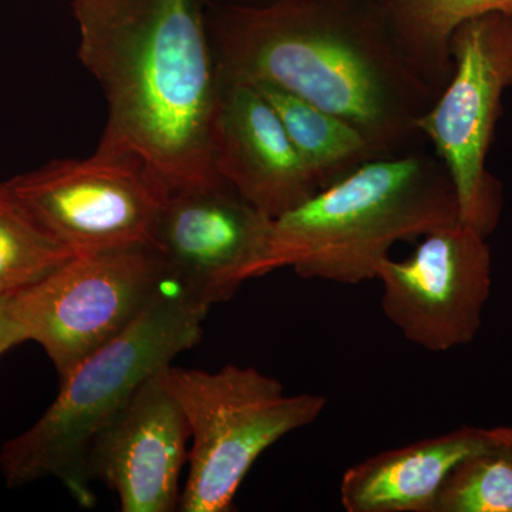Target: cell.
<instances>
[{
	"label": "cell",
	"mask_w": 512,
	"mask_h": 512,
	"mask_svg": "<svg viewBox=\"0 0 512 512\" xmlns=\"http://www.w3.org/2000/svg\"><path fill=\"white\" fill-rule=\"evenodd\" d=\"M392 35L400 55L440 94L450 80L454 30L488 13L512 15V0H367Z\"/></svg>",
	"instance_id": "14"
},
{
	"label": "cell",
	"mask_w": 512,
	"mask_h": 512,
	"mask_svg": "<svg viewBox=\"0 0 512 512\" xmlns=\"http://www.w3.org/2000/svg\"><path fill=\"white\" fill-rule=\"evenodd\" d=\"M191 430L163 370L138 387L87 451L90 480H101L124 512H171L180 507V476Z\"/></svg>",
	"instance_id": "11"
},
{
	"label": "cell",
	"mask_w": 512,
	"mask_h": 512,
	"mask_svg": "<svg viewBox=\"0 0 512 512\" xmlns=\"http://www.w3.org/2000/svg\"><path fill=\"white\" fill-rule=\"evenodd\" d=\"M271 225L228 183L183 188L165 202L154 247L171 278L211 308L259 278Z\"/></svg>",
	"instance_id": "10"
},
{
	"label": "cell",
	"mask_w": 512,
	"mask_h": 512,
	"mask_svg": "<svg viewBox=\"0 0 512 512\" xmlns=\"http://www.w3.org/2000/svg\"><path fill=\"white\" fill-rule=\"evenodd\" d=\"M9 298L10 295L0 296V356L26 342L25 333L10 312Z\"/></svg>",
	"instance_id": "18"
},
{
	"label": "cell",
	"mask_w": 512,
	"mask_h": 512,
	"mask_svg": "<svg viewBox=\"0 0 512 512\" xmlns=\"http://www.w3.org/2000/svg\"><path fill=\"white\" fill-rule=\"evenodd\" d=\"M495 439L451 470L434 512H512V446Z\"/></svg>",
	"instance_id": "17"
},
{
	"label": "cell",
	"mask_w": 512,
	"mask_h": 512,
	"mask_svg": "<svg viewBox=\"0 0 512 512\" xmlns=\"http://www.w3.org/2000/svg\"><path fill=\"white\" fill-rule=\"evenodd\" d=\"M252 86L278 113L296 153L320 190L366 161L379 158L365 134L349 121L271 84Z\"/></svg>",
	"instance_id": "15"
},
{
	"label": "cell",
	"mask_w": 512,
	"mask_h": 512,
	"mask_svg": "<svg viewBox=\"0 0 512 512\" xmlns=\"http://www.w3.org/2000/svg\"><path fill=\"white\" fill-rule=\"evenodd\" d=\"M74 256L0 184V296L36 284Z\"/></svg>",
	"instance_id": "16"
},
{
	"label": "cell",
	"mask_w": 512,
	"mask_h": 512,
	"mask_svg": "<svg viewBox=\"0 0 512 512\" xmlns=\"http://www.w3.org/2000/svg\"><path fill=\"white\" fill-rule=\"evenodd\" d=\"M212 154L218 174L268 217L320 191L278 113L252 84L220 80Z\"/></svg>",
	"instance_id": "12"
},
{
	"label": "cell",
	"mask_w": 512,
	"mask_h": 512,
	"mask_svg": "<svg viewBox=\"0 0 512 512\" xmlns=\"http://www.w3.org/2000/svg\"><path fill=\"white\" fill-rule=\"evenodd\" d=\"M167 389L187 417L192 448L183 512H227L258 457L293 431L311 426L326 407L320 394L285 393L254 367L217 372L168 366Z\"/></svg>",
	"instance_id": "5"
},
{
	"label": "cell",
	"mask_w": 512,
	"mask_h": 512,
	"mask_svg": "<svg viewBox=\"0 0 512 512\" xmlns=\"http://www.w3.org/2000/svg\"><path fill=\"white\" fill-rule=\"evenodd\" d=\"M210 308L173 278L121 335L60 380V392L25 433L0 448L8 487L57 478L82 507L96 503L87 473L94 437L126 407L148 377L197 345Z\"/></svg>",
	"instance_id": "4"
},
{
	"label": "cell",
	"mask_w": 512,
	"mask_h": 512,
	"mask_svg": "<svg viewBox=\"0 0 512 512\" xmlns=\"http://www.w3.org/2000/svg\"><path fill=\"white\" fill-rule=\"evenodd\" d=\"M218 79L271 84L349 121L379 157L420 136L439 96L367 0H266L208 10Z\"/></svg>",
	"instance_id": "1"
},
{
	"label": "cell",
	"mask_w": 512,
	"mask_h": 512,
	"mask_svg": "<svg viewBox=\"0 0 512 512\" xmlns=\"http://www.w3.org/2000/svg\"><path fill=\"white\" fill-rule=\"evenodd\" d=\"M80 60L103 90L99 147L143 157L171 192L227 183L212 154L220 79L207 0H73Z\"/></svg>",
	"instance_id": "2"
},
{
	"label": "cell",
	"mask_w": 512,
	"mask_h": 512,
	"mask_svg": "<svg viewBox=\"0 0 512 512\" xmlns=\"http://www.w3.org/2000/svg\"><path fill=\"white\" fill-rule=\"evenodd\" d=\"M493 430L498 439L512 446V427H495Z\"/></svg>",
	"instance_id": "19"
},
{
	"label": "cell",
	"mask_w": 512,
	"mask_h": 512,
	"mask_svg": "<svg viewBox=\"0 0 512 512\" xmlns=\"http://www.w3.org/2000/svg\"><path fill=\"white\" fill-rule=\"evenodd\" d=\"M13 200L77 255L154 247L170 190L131 151L97 147L3 183Z\"/></svg>",
	"instance_id": "8"
},
{
	"label": "cell",
	"mask_w": 512,
	"mask_h": 512,
	"mask_svg": "<svg viewBox=\"0 0 512 512\" xmlns=\"http://www.w3.org/2000/svg\"><path fill=\"white\" fill-rule=\"evenodd\" d=\"M497 443L493 429H461L382 451L346 470L340 503L348 512H434L448 474Z\"/></svg>",
	"instance_id": "13"
},
{
	"label": "cell",
	"mask_w": 512,
	"mask_h": 512,
	"mask_svg": "<svg viewBox=\"0 0 512 512\" xmlns=\"http://www.w3.org/2000/svg\"><path fill=\"white\" fill-rule=\"evenodd\" d=\"M458 221L456 191L439 158H373L272 218L259 278L291 268L301 278L336 284L373 281L397 242Z\"/></svg>",
	"instance_id": "3"
},
{
	"label": "cell",
	"mask_w": 512,
	"mask_h": 512,
	"mask_svg": "<svg viewBox=\"0 0 512 512\" xmlns=\"http://www.w3.org/2000/svg\"><path fill=\"white\" fill-rule=\"evenodd\" d=\"M450 80L416 121L446 168L460 221L485 238L503 207L501 185L488 173L487 156L512 87V15L488 13L461 23L450 39Z\"/></svg>",
	"instance_id": "6"
},
{
	"label": "cell",
	"mask_w": 512,
	"mask_h": 512,
	"mask_svg": "<svg viewBox=\"0 0 512 512\" xmlns=\"http://www.w3.org/2000/svg\"><path fill=\"white\" fill-rule=\"evenodd\" d=\"M485 239L458 221L424 235L409 258L380 264L384 315L409 342L439 353L476 339L493 284Z\"/></svg>",
	"instance_id": "9"
},
{
	"label": "cell",
	"mask_w": 512,
	"mask_h": 512,
	"mask_svg": "<svg viewBox=\"0 0 512 512\" xmlns=\"http://www.w3.org/2000/svg\"><path fill=\"white\" fill-rule=\"evenodd\" d=\"M170 278L156 247L74 256L36 284L12 293L10 312L26 342L39 343L60 380L121 335Z\"/></svg>",
	"instance_id": "7"
}]
</instances>
